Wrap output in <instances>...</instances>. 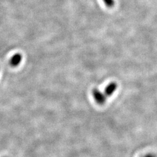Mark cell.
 <instances>
[{"label":"cell","mask_w":157,"mask_h":157,"mask_svg":"<svg viewBox=\"0 0 157 157\" xmlns=\"http://www.w3.org/2000/svg\"><path fill=\"white\" fill-rule=\"evenodd\" d=\"M92 95L93 96L96 102L100 105L104 104L106 101V95L102 93L97 89H94L92 90Z\"/></svg>","instance_id":"1"},{"label":"cell","mask_w":157,"mask_h":157,"mask_svg":"<svg viewBox=\"0 0 157 157\" xmlns=\"http://www.w3.org/2000/svg\"><path fill=\"white\" fill-rule=\"evenodd\" d=\"M118 87V84L115 82H111L109 84H108L107 87L105 89V95L107 97H109L112 95L113 93L115 91Z\"/></svg>","instance_id":"2"},{"label":"cell","mask_w":157,"mask_h":157,"mask_svg":"<svg viewBox=\"0 0 157 157\" xmlns=\"http://www.w3.org/2000/svg\"><path fill=\"white\" fill-rule=\"evenodd\" d=\"M22 56L20 54H16L12 57L10 61V64L12 67H16L17 65L20 64L22 61Z\"/></svg>","instance_id":"3"},{"label":"cell","mask_w":157,"mask_h":157,"mask_svg":"<svg viewBox=\"0 0 157 157\" xmlns=\"http://www.w3.org/2000/svg\"><path fill=\"white\" fill-rule=\"evenodd\" d=\"M103 1L107 7L109 8H112L115 4L114 0H103Z\"/></svg>","instance_id":"4"},{"label":"cell","mask_w":157,"mask_h":157,"mask_svg":"<svg viewBox=\"0 0 157 157\" xmlns=\"http://www.w3.org/2000/svg\"><path fill=\"white\" fill-rule=\"evenodd\" d=\"M143 157H157L155 155L151 154V153H149V154H146L145 156H144Z\"/></svg>","instance_id":"5"}]
</instances>
